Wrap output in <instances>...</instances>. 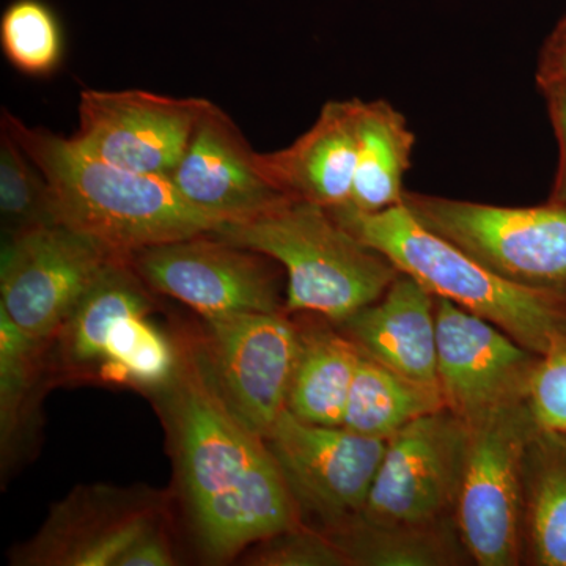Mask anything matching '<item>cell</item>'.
I'll list each match as a JSON object with an SVG mask.
<instances>
[{
    "instance_id": "30",
    "label": "cell",
    "mask_w": 566,
    "mask_h": 566,
    "mask_svg": "<svg viewBox=\"0 0 566 566\" xmlns=\"http://www.w3.org/2000/svg\"><path fill=\"white\" fill-rule=\"evenodd\" d=\"M539 91L545 96L547 112L558 142L557 172L547 200L566 205V82L547 85Z\"/></svg>"
},
{
    "instance_id": "20",
    "label": "cell",
    "mask_w": 566,
    "mask_h": 566,
    "mask_svg": "<svg viewBox=\"0 0 566 566\" xmlns=\"http://www.w3.org/2000/svg\"><path fill=\"white\" fill-rule=\"evenodd\" d=\"M415 145V133L392 104L359 99L356 174L346 207L379 212L403 203V180L411 169Z\"/></svg>"
},
{
    "instance_id": "17",
    "label": "cell",
    "mask_w": 566,
    "mask_h": 566,
    "mask_svg": "<svg viewBox=\"0 0 566 566\" xmlns=\"http://www.w3.org/2000/svg\"><path fill=\"white\" fill-rule=\"evenodd\" d=\"M335 326L365 356L439 387L436 296L411 275L400 271L381 297Z\"/></svg>"
},
{
    "instance_id": "19",
    "label": "cell",
    "mask_w": 566,
    "mask_h": 566,
    "mask_svg": "<svg viewBox=\"0 0 566 566\" xmlns=\"http://www.w3.org/2000/svg\"><path fill=\"white\" fill-rule=\"evenodd\" d=\"M147 286L129 259L114 260L104 270L52 340L55 360L65 374H98L112 324L122 316L150 314Z\"/></svg>"
},
{
    "instance_id": "25",
    "label": "cell",
    "mask_w": 566,
    "mask_h": 566,
    "mask_svg": "<svg viewBox=\"0 0 566 566\" xmlns=\"http://www.w3.org/2000/svg\"><path fill=\"white\" fill-rule=\"evenodd\" d=\"M177 337L161 333L147 314L122 316L107 334L98 376L107 385L129 386L151 395L177 371Z\"/></svg>"
},
{
    "instance_id": "3",
    "label": "cell",
    "mask_w": 566,
    "mask_h": 566,
    "mask_svg": "<svg viewBox=\"0 0 566 566\" xmlns=\"http://www.w3.org/2000/svg\"><path fill=\"white\" fill-rule=\"evenodd\" d=\"M329 211L436 297L482 316L532 353L545 356L566 345V301L505 281L427 229L403 203L379 212H360L346 205Z\"/></svg>"
},
{
    "instance_id": "16",
    "label": "cell",
    "mask_w": 566,
    "mask_h": 566,
    "mask_svg": "<svg viewBox=\"0 0 566 566\" xmlns=\"http://www.w3.org/2000/svg\"><path fill=\"white\" fill-rule=\"evenodd\" d=\"M359 99L324 104L308 132L292 145L259 153L260 170L289 199L334 210L352 199L357 161Z\"/></svg>"
},
{
    "instance_id": "13",
    "label": "cell",
    "mask_w": 566,
    "mask_h": 566,
    "mask_svg": "<svg viewBox=\"0 0 566 566\" xmlns=\"http://www.w3.org/2000/svg\"><path fill=\"white\" fill-rule=\"evenodd\" d=\"M436 349L446 408L465 424L527 400L538 354L444 297H436Z\"/></svg>"
},
{
    "instance_id": "27",
    "label": "cell",
    "mask_w": 566,
    "mask_h": 566,
    "mask_svg": "<svg viewBox=\"0 0 566 566\" xmlns=\"http://www.w3.org/2000/svg\"><path fill=\"white\" fill-rule=\"evenodd\" d=\"M0 216L7 240L55 226L50 188L43 174L3 128L0 132Z\"/></svg>"
},
{
    "instance_id": "2",
    "label": "cell",
    "mask_w": 566,
    "mask_h": 566,
    "mask_svg": "<svg viewBox=\"0 0 566 566\" xmlns=\"http://www.w3.org/2000/svg\"><path fill=\"white\" fill-rule=\"evenodd\" d=\"M2 128L35 163L50 188L55 223L118 256L214 232L222 222L197 210L169 177L137 174L88 155L71 137L32 128L3 111Z\"/></svg>"
},
{
    "instance_id": "24",
    "label": "cell",
    "mask_w": 566,
    "mask_h": 566,
    "mask_svg": "<svg viewBox=\"0 0 566 566\" xmlns=\"http://www.w3.org/2000/svg\"><path fill=\"white\" fill-rule=\"evenodd\" d=\"M50 342L29 337L0 311V446L10 464L32 438L44 386V349Z\"/></svg>"
},
{
    "instance_id": "32",
    "label": "cell",
    "mask_w": 566,
    "mask_h": 566,
    "mask_svg": "<svg viewBox=\"0 0 566 566\" xmlns=\"http://www.w3.org/2000/svg\"><path fill=\"white\" fill-rule=\"evenodd\" d=\"M535 77L538 88L566 82V14L539 51Z\"/></svg>"
},
{
    "instance_id": "1",
    "label": "cell",
    "mask_w": 566,
    "mask_h": 566,
    "mask_svg": "<svg viewBox=\"0 0 566 566\" xmlns=\"http://www.w3.org/2000/svg\"><path fill=\"white\" fill-rule=\"evenodd\" d=\"M177 371L151 394L169 436L178 490L207 560L300 526L303 512L266 439L240 419L216 385L199 335H177Z\"/></svg>"
},
{
    "instance_id": "8",
    "label": "cell",
    "mask_w": 566,
    "mask_h": 566,
    "mask_svg": "<svg viewBox=\"0 0 566 566\" xmlns=\"http://www.w3.org/2000/svg\"><path fill=\"white\" fill-rule=\"evenodd\" d=\"M273 259L212 233L140 249L129 263L153 292L166 294L202 316L281 312Z\"/></svg>"
},
{
    "instance_id": "9",
    "label": "cell",
    "mask_w": 566,
    "mask_h": 566,
    "mask_svg": "<svg viewBox=\"0 0 566 566\" xmlns=\"http://www.w3.org/2000/svg\"><path fill=\"white\" fill-rule=\"evenodd\" d=\"M205 359L230 409L266 439L286 411L297 354V323L281 312L203 318Z\"/></svg>"
},
{
    "instance_id": "15",
    "label": "cell",
    "mask_w": 566,
    "mask_h": 566,
    "mask_svg": "<svg viewBox=\"0 0 566 566\" xmlns=\"http://www.w3.org/2000/svg\"><path fill=\"white\" fill-rule=\"evenodd\" d=\"M169 178L192 207L222 226L249 221L292 200L264 178L259 153L253 151L240 126L208 99Z\"/></svg>"
},
{
    "instance_id": "10",
    "label": "cell",
    "mask_w": 566,
    "mask_h": 566,
    "mask_svg": "<svg viewBox=\"0 0 566 566\" xmlns=\"http://www.w3.org/2000/svg\"><path fill=\"white\" fill-rule=\"evenodd\" d=\"M468 434V424L442 409L387 439L360 515L376 523L455 520Z\"/></svg>"
},
{
    "instance_id": "5",
    "label": "cell",
    "mask_w": 566,
    "mask_h": 566,
    "mask_svg": "<svg viewBox=\"0 0 566 566\" xmlns=\"http://www.w3.org/2000/svg\"><path fill=\"white\" fill-rule=\"evenodd\" d=\"M403 205L505 281L566 301L565 203L499 207L406 191Z\"/></svg>"
},
{
    "instance_id": "18",
    "label": "cell",
    "mask_w": 566,
    "mask_h": 566,
    "mask_svg": "<svg viewBox=\"0 0 566 566\" xmlns=\"http://www.w3.org/2000/svg\"><path fill=\"white\" fill-rule=\"evenodd\" d=\"M360 349L334 323H297V354L286 411L304 422L340 427Z\"/></svg>"
},
{
    "instance_id": "7",
    "label": "cell",
    "mask_w": 566,
    "mask_h": 566,
    "mask_svg": "<svg viewBox=\"0 0 566 566\" xmlns=\"http://www.w3.org/2000/svg\"><path fill=\"white\" fill-rule=\"evenodd\" d=\"M117 259L125 256L61 223L9 238L0 263V311L29 337L51 344Z\"/></svg>"
},
{
    "instance_id": "22",
    "label": "cell",
    "mask_w": 566,
    "mask_h": 566,
    "mask_svg": "<svg viewBox=\"0 0 566 566\" xmlns=\"http://www.w3.org/2000/svg\"><path fill=\"white\" fill-rule=\"evenodd\" d=\"M524 553L538 566H566V434L536 428L524 464Z\"/></svg>"
},
{
    "instance_id": "29",
    "label": "cell",
    "mask_w": 566,
    "mask_h": 566,
    "mask_svg": "<svg viewBox=\"0 0 566 566\" xmlns=\"http://www.w3.org/2000/svg\"><path fill=\"white\" fill-rule=\"evenodd\" d=\"M526 403L536 428L566 434V345L538 356Z\"/></svg>"
},
{
    "instance_id": "21",
    "label": "cell",
    "mask_w": 566,
    "mask_h": 566,
    "mask_svg": "<svg viewBox=\"0 0 566 566\" xmlns=\"http://www.w3.org/2000/svg\"><path fill=\"white\" fill-rule=\"evenodd\" d=\"M324 532L342 547L349 565L449 566L463 564L464 556L469 557L455 520L376 523L359 513Z\"/></svg>"
},
{
    "instance_id": "23",
    "label": "cell",
    "mask_w": 566,
    "mask_h": 566,
    "mask_svg": "<svg viewBox=\"0 0 566 566\" xmlns=\"http://www.w3.org/2000/svg\"><path fill=\"white\" fill-rule=\"evenodd\" d=\"M442 409L446 401L438 386L416 381L360 353L342 427L387 441L420 417Z\"/></svg>"
},
{
    "instance_id": "31",
    "label": "cell",
    "mask_w": 566,
    "mask_h": 566,
    "mask_svg": "<svg viewBox=\"0 0 566 566\" xmlns=\"http://www.w3.org/2000/svg\"><path fill=\"white\" fill-rule=\"evenodd\" d=\"M172 539L166 523L150 528L137 539L118 566H170L175 565Z\"/></svg>"
},
{
    "instance_id": "26",
    "label": "cell",
    "mask_w": 566,
    "mask_h": 566,
    "mask_svg": "<svg viewBox=\"0 0 566 566\" xmlns=\"http://www.w3.org/2000/svg\"><path fill=\"white\" fill-rule=\"evenodd\" d=\"M0 46L7 61L28 76L54 73L65 50L57 11L46 0H11L0 18Z\"/></svg>"
},
{
    "instance_id": "11",
    "label": "cell",
    "mask_w": 566,
    "mask_h": 566,
    "mask_svg": "<svg viewBox=\"0 0 566 566\" xmlns=\"http://www.w3.org/2000/svg\"><path fill=\"white\" fill-rule=\"evenodd\" d=\"M301 512L324 528L363 513L386 441L283 412L266 438Z\"/></svg>"
},
{
    "instance_id": "6",
    "label": "cell",
    "mask_w": 566,
    "mask_h": 566,
    "mask_svg": "<svg viewBox=\"0 0 566 566\" xmlns=\"http://www.w3.org/2000/svg\"><path fill=\"white\" fill-rule=\"evenodd\" d=\"M536 430L526 401L468 424L455 523L480 566H515L524 557V464Z\"/></svg>"
},
{
    "instance_id": "12",
    "label": "cell",
    "mask_w": 566,
    "mask_h": 566,
    "mask_svg": "<svg viewBox=\"0 0 566 566\" xmlns=\"http://www.w3.org/2000/svg\"><path fill=\"white\" fill-rule=\"evenodd\" d=\"M167 521V495L145 486H80L51 510L13 564L118 566L145 532Z\"/></svg>"
},
{
    "instance_id": "4",
    "label": "cell",
    "mask_w": 566,
    "mask_h": 566,
    "mask_svg": "<svg viewBox=\"0 0 566 566\" xmlns=\"http://www.w3.org/2000/svg\"><path fill=\"white\" fill-rule=\"evenodd\" d=\"M270 256L286 273V314L337 324L385 294L400 270L346 230L326 208L289 200L249 221L211 232Z\"/></svg>"
},
{
    "instance_id": "14",
    "label": "cell",
    "mask_w": 566,
    "mask_h": 566,
    "mask_svg": "<svg viewBox=\"0 0 566 566\" xmlns=\"http://www.w3.org/2000/svg\"><path fill=\"white\" fill-rule=\"evenodd\" d=\"M205 102L145 91H82L80 126L71 140L123 169L169 177Z\"/></svg>"
},
{
    "instance_id": "28",
    "label": "cell",
    "mask_w": 566,
    "mask_h": 566,
    "mask_svg": "<svg viewBox=\"0 0 566 566\" xmlns=\"http://www.w3.org/2000/svg\"><path fill=\"white\" fill-rule=\"evenodd\" d=\"M245 560L259 566H352L326 532L304 523L256 543Z\"/></svg>"
}]
</instances>
